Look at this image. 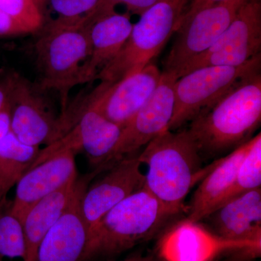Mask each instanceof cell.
<instances>
[{
    "label": "cell",
    "instance_id": "1",
    "mask_svg": "<svg viewBox=\"0 0 261 261\" xmlns=\"http://www.w3.org/2000/svg\"><path fill=\"white\" fill-rule=\"evenodd\" d=\"M147 166L144 187L172 216L184 209L189 192L211 171L202 167V155L188 130H166L139 152Z\"/></svg>",
    "mask_w": 261,
    "mask_h": 261
},
{
    "label": "cell",
    "instance_id": "2",
    "mask_svg": "<svg viewBox=\"0 0 261 261\" xmlns=\"http://www.w3.org/2000/svg\"><path fill=\"white\" fill-rule=\"evenodd\" d=\"M261 120V75L244 81L191 121L188 132L201 155L236 149L252 138Z\"/></svg>",
    "mask_w": 261,
    "mask_h": 261
},
{
    "label": "cell",
    "instance_id": "3",
    "mask_svg": "<svg viewBox=\"0 0 261 261\" xmlns=\"http://www.w3.org/2000/svg\"><path fill=\"white\" fill-rule=\"evenodd\" d=\"M172 215L142 187L127 197L90 229L89 261L126 251L153 236Z\"/></svg>",
    "mask_w": 261,
    "mask_h": 261
},
{
    "label": "cell",
    "instance_id": "4",
    "mask_svg": "<svg viewBox=\"0 0 261 261\" xmlns=\"http://www.w3.org/2000/svg\"><path fill=\"white\" fill-rule=\"evenodd\" d=\"M35 48L41 88L59 92L63 112L70 89L80 84L81 68L90 55L88 20L57 18L44 29Z\"/></svg>",
    "mask_w": 261,
    "mask_h": 261
},
{
    "label": "cell",
    "instance_id": "5",
    "mask_svg": "<svg viewBox=\"0 0 261 261\" xmlns=\"http://www.w3.org/2000/svg\"><path fill=\"white\" fill-rule=\"evenodd\" d=\"M189 0H160L140 15L116 58L97 75L113 84L141 71L159 56L176 32Z\"/></svg>",
    "mask_w": 261,
    "mask_h": 261
},
{
    "label": "cell",
    "instance_id": "6",
    "mask_svg": "<svg viewBox=\"0 0 261 261\" xmlns=\"http://www.w3.org/2000/svg\"><path fill=\"white\" fill-rule=\"evenodd\" d=\"M261 56L239 66H207L182 75L174 85V108L168 129L176 130L244 81L260 73Z\"/></svg>",
    "mask_w": 261,
    "mask_h": 261
},
{
    "label": "cell",
    "instance_id": "7",
    "mask_svg": "<svg viewBox=\"0 0 261 261\" xmlns=\"http://www.w3.org/2000/svg\"><path fill=\"white\" fill-rule=\"evenodd\" d=\"M260 51V0H247L217 41L189 62L178 78L203 67L244 65L261 56Z\"/></svg>",
    "mask_w": 261,
    "mask_h": 261
},
{
    "label": "cell",
    "instance_id": "8",
    "mask_svg": "<svg viewBox=\"0 0 261 261\" xmlns=\"http://www.w3.org/2000/svg\"><path fill=\"white\" fill-rule=\"evenodd\" d=\"M247 0L218 3L197 12L178 27V36L164 63V73L178 78L189 62L207 51L226 30Z\"/></svg>",
    "mask_w": 261,
    "mask_h": 261
},
{
    "label": "cell",
    "instance_id": "9",
    "mask_svg": "<svg viewBox=\"0 0 261 261\" xmlns=\"http://www.w3.org/2000/svg\"><path fill=\"white\" fill-rule=\"evenodd\" d=\"M178 79L172 73H161L154 93L123 127L111 163L139 153L151 140L168 129L174 108V85Z\"/></svg>",
    "mask_w": 261,
    "mask_h": 261
},
{
    "label": "cell",
    "instance_id": "10",
    "mask_svg": "<svg viewBox=\"0 0 261 261\" xmlns=\"http://www.w3.org/2000/svg\"><path fill=\"white\" fill-rule=\"evenodd\" d=\"M97 169L79 180L69 205L38 247L34 261H89L90 230L81 211V199Z\"/></svg>",
    "mask_w": 261,
    "mask_h": 261
},
{
    "label": "cell",
    "instance_id": "11",
    "mask_svg": "<svg viewBox=\"0 0 261 261\" xmlns=\"http://www.w3.org/2000/svg\"><path fill=\"white\" fill-rule=\"evenodd\" d=\"M161 77L157 65L149 63L116 83L101 82L87 99L103 116L123 128L149 100Z\"/></svg>",
    "mask_w": 261,
    "mask_h": 261
},
{
    "label": "cell",
    "instance_id": "12",
    "mask_svg": "<svg viewBox=\"0 0 261 261\" xmlns=\"http://www.w3.org/2000/svg\"><path fill=\"white\" fill-rule=\"evenodd\" d=\"M10 129L27 145H49L58 140V118L33 90L30 84L18 75L8 79Z\"/></svg>",
    "mask_w": 261,
    "mask_h": 261
},
{
    "label": "cell",
    "instance_id": "13",
    "mask_svg": "<svg viewBox=\"0 0 261 261\" xmlns=\"http://www.w3.org/2000/svg\"><path fill=\"white\" fill-rule=\"evenodd\" d=\"M138 154L113 163L100 179L84 191L81 211L89 230L113 207L144 187L145 174Z\"/></svg>",
    "mask_w": 261,
    "mask_h": 261
},
{
    "label": "cell",
    "instance_id": "14",
    "mask_svg": "<svg viewBox=\"0 0 261 261\" xmlns=\"http://www.w3.org/2000/svg\"><path fill=\"white\" fill-rule=\"evenodd\" d=\"M75 153L63 151L31 168L16 185L11 211L20 221L31 208L47 195L77 178Z\"/></svg>",
    "mask_w": 261,
    "mask_h": 261
},
{
    "label": "cell",
    "instance_id": "15",
    "mask_svg": "<svg viewBox=\"0 0 261 261\" xmlns=\"http://www.w3.org/2000/svg\"><path fill=\"white\" fill-rule=\"evenodd\" d=\"M173 228L161 243V255L166 261H211L221 252L247 249L260 251L261 243L224 240L186 220Z\"/></svg>",
    "mask_w": 261,
    "mask_h": 261
},
{
    "label": "cell",
    "instance_id": "16",
    "mask_svg": "<svg viewBox=\"0 0 261 261\" xmlns=\"http://www.w3.org/2000/svg\"><path fill=\"white\" fill-rule=\"evenodd\" d=\"M202 221L224 240L261 243V188L226 200Z\"/></svg>",
    "mask_w": 261,
    "mask_h": 261
},
{
    "label": "cell",
    "instance_id": "17",
    "mask_svg": "<svg viewBox=\"0 0 261 261\" xmlns=\"http://www.w3.org/2000/svg\"><path fill=\"white\" fill-rule=\"evenodd\" d=\"M88 28L90 55L81 68L80 84L95 80L116 58L129 37L133 23L128 15L113 10L94 15L88 20Z\"/></svg>",
    "mask_w": 261,
    "mask_h": 261
},
{
    "label": "cell",
    "instance_id": "18",
    "mask_svg": "<svg viewBox=\"0 0 261 261\" xmlns=\"http://www.w3.org/2000/svg\"><path fill=\"white\" fill-rule=\"evenodd\" d=\"M250 140L214 163L190 201L187 221L198 223L219 207L231 190Z\"/></svg>",
    "mask_w": 261,
    "mask_h": 261
},
{
    "label": "cell",
    "instance_id": "19",
    "mask_svg": "<svg viewBox=\"0 0 261 261\" xmlns=\"http://www.w3.org/2000/svg\"><path fill=\"white\" fill-rule=\"evenodd\" d=\"M79 180L67 183L35 204L24 216L21 224L25 243V261H34L37 249L48 231L69 205Z\"/></svg>",
    "mask_w": 261,
    "mask_h": 261
},
{
    "label": "cell",
    "instance_id": "20",
    "mask_svg": "<svg viewBox=\"0 0 261 261\" xmlns=\"http://www.w3.org/2000/svg\"><path fill=\"white\" fill-rule=\"evenodd\" d=\"M41 149L27 145L11 132L0 143V203L7 200L10 190L32 167Z\"/></svg>",
    "mask_w": 261,
    "mask_h": 261
},
{
    "label": "cell",
    "instance_id": "21",
    "mask_svg": "<svg viewBox=\"0 0 261 261\" xmlns=\"http://www.w3.org/2000/svg\"><path fill=\"white\" fill-rule=\"evenodd\" d=\"M11 207L8 199L0 203V261H25L23 227Z\"/></svg>",
    "mask_w": 261,
    "mask_h": 261
},
{
    "label": "cell",
    "instance_id": "22",
    "mask_svg": "<svg viewBox=\"0 0 261 261\" xmlns=\"http://www.w3.org/2000/svg\"><path fill=\"white\" fill-rule=\"evenodd\" d=\"M258 188H261L260 133L250 139L248 149L239 166L234 183L223 202Z\"/></svg>",
    "mask_w": 261,
    "mask_h": 261
},
{
    "label": "cell",
    "instance_id": "23",
    "mask_svg": "<svg viewBox=\"0 0 261 261\" xmlns=\"http://www.w3.org/2000/svg\"><path fill=\"white\" fill-rule=\"evenodd\" d=\"M0 10L23 25L29 33L42 28L43 16L35 0H0Z\"/></svg>",
    "mask_w": 261,
    "mask_h": 261
},
{
    "label": "cell",
    "instance_id": "24",
    "mask_svg": "<svg viewBox=\"0 0 261 261\" xmlns=\"http://www.w3.org/2000/svg\"><path fill=\"white\" fill-rule=\"evenodd\" d=\"M102 0H50L53 11L59 19L86 21L99 10Z\"/></svg>",
    "mask_w": 261,
    "mask_h": 261
},
{
    "label": "cell",
    "instance_id": "25",
    "mask_svg": "<svg viewBox=\"0 0 261 261\" xmlns=\"http://www.w3.org/2000/svg\"><path fill=\"white\" fill-rule=\"evenodd\" d=\"M160 0H102L99 10L109 12L114 10L116 5H126L129 11L137 15H142L149 8L159 2Z\"/></svg>",
    "mask_w": 261,
    "mask_h": 261
},
{
    "label": "cell",
    "instance_id": "26",
    "mask_svg": "<svg viewBox=\"0 0 261 261\" xmlns=\"http://www.w3.org/2000/svg\"><path fill=\"white\" fill-rule=\"evenodd\" d=\"M23 25L0 10V36H13L29 34Z\"/></svg>",
    "mask_w": 261,
    "mask_h": 261
},
{
    "label": "cell",
    "instance_id": "27",
    "mask_svg": "<svg viewBox=\"0 0 261 261\" xmlns=\"http://www.w3.org/2000/svg\"><path fill=\"white\" fill-rule=\"evenodd\" d=\"M228 1H231V0H189L183 15H182L180 25L187 19L191 17L197 12L200 11V10L205 9L206 8L218 4V3Z\"/></svg>",
    "mask_w": 261,
    "mask_h": 261
},
{
    "label": "cell",
    "instance_id": "28",
    "mask_svg": "<svg viewBox=\"0 0 261 261\" xmlns=\"http://www.w3.org/2000/svg\"><path fill=\"white\" fill-rule=\"evenodd\" d=\"M10 112L9 104L0 112V143L10 132Z\"/></svg>",
    "mask_w": 261,
    "mask_h": 261
},
{
    "label": "cell",
    "instance_id": "29",
    "mask_svg": "<svg viewBox=\"0 0 261 261\" xmlns=\"http://www.w3.org/2000/svg\"><path fill=\"white\" fill-rule=\"evenodd\" d=\"M8 81L0 82V112L4 109L8 102Z\"/></svg>",
    "mask_w": 261,
    "mask_h": 261
},
{
    "label": "cell",
    "instance_id": "30",
    "mask_svg": "<svg viewBox=\"0 0 261 261\" xmlns=\"http://www.w3.org/2000/svg\"><path fill=\"white\" fill-rule=\"evenodd\" d=\"M123 261H149V260H142V259L133 258V259H128V260H123Z\"/></svg>",
    "mask_w": 261,
    "mask_h": 261
}]
</instances>
